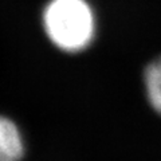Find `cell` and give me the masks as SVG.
<instances>
[{
    "label": "cell",
    "mask_w": 161,
    "mask_h": 161,
    "mask_svg": "<svg viewBox=\"0 0 161 161\" xmlns=\"http://www.w3.org/2000/svg\"><path fill=\"white\" fill-rule=\"evenodd\" d=\"M43 28L60 51L86 50L95 36V16L87 0H50L43 9Z\"/></svg>",
    "instance_id": "obj_1"
},
{
    "label": "cell",
    "mask_w": 161,
    "mask_h": 161,
    "mask_svg": "<svg viewBox=\"0 0 161 161\" xmlns=\"http://www.w3.org/2000/svg\"><path fill=\"white\" fill-rule=\"evenodd\" d=\"M26 145L20 129L11 118L0 115V161H22Z\"/></svg>",
    "instance_id": "obj_2"
},
{
    "label": "cell",
    "mask_w": 161,
    "mask_h": 161,
    "mask_svg": "<svg viewBox=\"0 0 161 161\" xmlns=\"http://www.w3.org/2000/svg\"><path fill=\"white\" fill-rule=\"evenodd\" d=\"M144 85L150 106L161 115V57L152 60L145 69Z\"/></svg>",
    "instance_id": "obj_3"
}]
</instances>
